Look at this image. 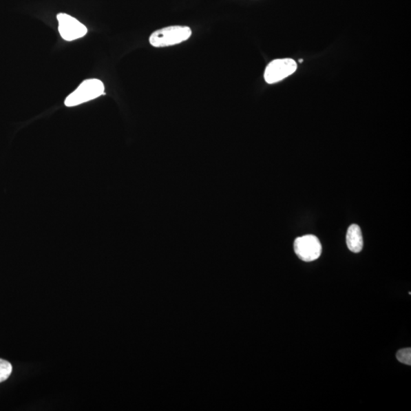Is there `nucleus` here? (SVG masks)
<instances>
[{
	"mask_svg": "<svg viewBox=\"0 0 411 411\" xmlns=\"http://www.w3.org/2000/svg\"><path fill=\"white\" fill-rule=\"evenodd\" d=\"M192 32L187 26H169L151 34L149 43L155 48H164L181 44L189 40Z\"/></svg>",
	"mask_w": 411,
	"mask_h": 411,
	"instance_id": "1",
	"label": "nucleus"
},
{
	"mask_svg": "<svg viewBox=\"0 0 411 411\" xmlns=\"http://www.w3.org/2000/svg\"><path fill=\"white\" fill-rule=\"evenodd\" d=\"M105 95V86L96 78L87 79L65 100L67 107L77 106Z\"/></svg>",
	"mask_w": 411,
	"mask_h": 411,
	"instance_id": "2",
	"label": "nucleus"
},
{
	"mask_svg": "<svg viewBox=\"0 0 411 411\" xmlns=\"http://www.w3.org/2000/svg\"><path fill=\"white\" fill-rule=\"evenodd\" d=\"M294 251L302 261L311 262L321 256L322 247L318 238L307 235L295 240Z\"/></svg>",
	"mask_w": 411,
	"mask_h": 411,
	"instance_id": "3",
	"label": "nucleus"
},
{
	"mask_svg": "<svg viewBox=\"0 0 411 411\" xmlns=\"http://www.w3.org/2000/svg\"><path fill=\"white\" fill-rule=\"evenodd\" d=\"M297 64L291 59H278L271 62L264 72V79L268 84H274L295 73Z\"/></svg>",
	"mask_w": 411,
	"mask_h": 411,
	"instance_id": "4",
	"label": "nucleus"
},
{
	"mask_svg": "<svg viewBox=\"0 0 411 411\" xmlns=\"http://www.w3.org/2000/svg\"><path fill=\"white\" fill-rule=\"evenodd\" d=\"M56 19L59 20V32L64 40L74 41L84 37L87 34V28L81 21L66 13L59 14Z\"/></svg>",
	"mask_w": 411,
	"mask_h": 411,
	"instance_id": "5",
	"label": "nucleus"
},
{
	"mask_svg": "<svg viewBox=\"0 0 411 411\" xmlns=\"http://www.w3.org/2000/svg\"><path fill=\"white\" fill-rule=\"evenodd\" d=\"M347 245L353 253H359L363 248L361 229L356 224L351 225L347 233Z\"/></svg>",
	"mask_w": 411,
	"mask_h": 411,
	"instance_id": "6",
	"label": "nucleus"
},
{
	"mask_svg": "<svg viewBox=\"0 0 411 411\" xmlns=\"http://www.w3.org/2000/svg\"><path fill=\"white\" fill-rule=\"evenodd\" d=\"M12 372L11 363L6 360L0 359V383L8 379Z\"/></svg>",
	"mask_w": 411,
	"mask_h": 411,
	"instance_id": "7",
	"label": "nucleus"
},
{
	"mask_svg": "<svg viewBox=\"0 0 411 411\" xmlns=\"http://www.w3.org/2000/svg\"><path fill=\"white\" fill-rule=\"evenodd\" d=\"M397 359L401 363L408 366L411 365V349L405 348L400 350L396 355Z\"/></svg>",
	"mask_w": 411,
	"mask_h": 411,
	"instance_id": "8",
	"label": "nucleus"
},
{
	"mask_svg": "<svg viewBox=\"0 0 411 411\" xmlns=\"http://www.w3.org/2000/svg\"><path fill=\"white\" fill-rule=\"evenodd\" d=\"M302 61H304V60H299V63H302Z\"/></svg>",
	"mask_w": 411,
	"mask_h": 411,
	"instance_id": "9",
	"label": "nucleus"
}]
</instances>
